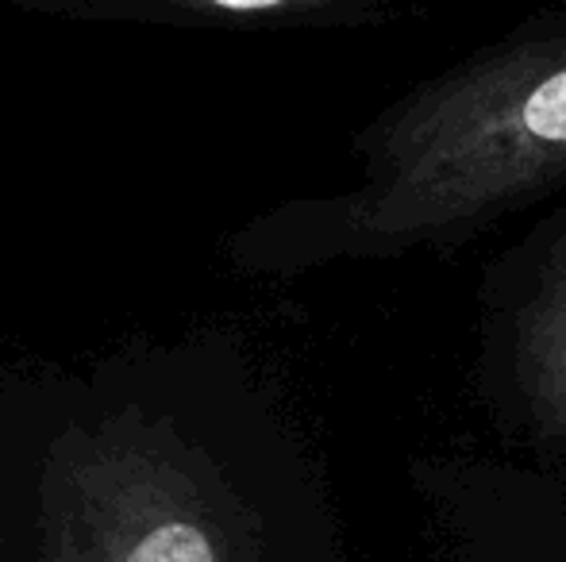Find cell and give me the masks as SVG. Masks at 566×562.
Wrapping results in <instances>:
<instances>
[{
  "label": "cell",
  "mask_w": 566,
  "mask_h": 562,
  "mask_svg": "<svg viewBox=\"0 0 566 562\" xmlns=\"http://www.w3.org/2000/svg\"><path fill=\"white\" fill-rule=\"evenodd\" d=\"M524 128L536 139L566 142V70L552 74L524 105Z\"/></svg>",
  "instance_id": "7a4b0ae2"
},
{
  "label": "cell",
  "mask_w": 566,
  "mask_h": 562,
  "mask_svg": "<svg viewBox=\"0 0 566 562\" xmlns=\"http://www.w3.org/2000/svg\"><path fill=\"white\" fill-rule=\"evenodd\" d=\"M59 562H224L209 528L186 517H158L132 536L66 551Z\"/></svg>",
  "instance_id": "6da1fadb"
},
{
  "label": "cell",
  "mask_w": 566,
  "mask_h": 562,
  "mask_svg": "<svg viewBox=\"0 0 566 562\" xmlns=\"http://www.w3.org/2000/svg\"><path fill=\"white\" fill-rule=\"evenodd\" d=\"M217 4H224V8H270V4H277V0H217Z\"/></svg>",
  "instance_id": "3957f363"
}]
</instances>
